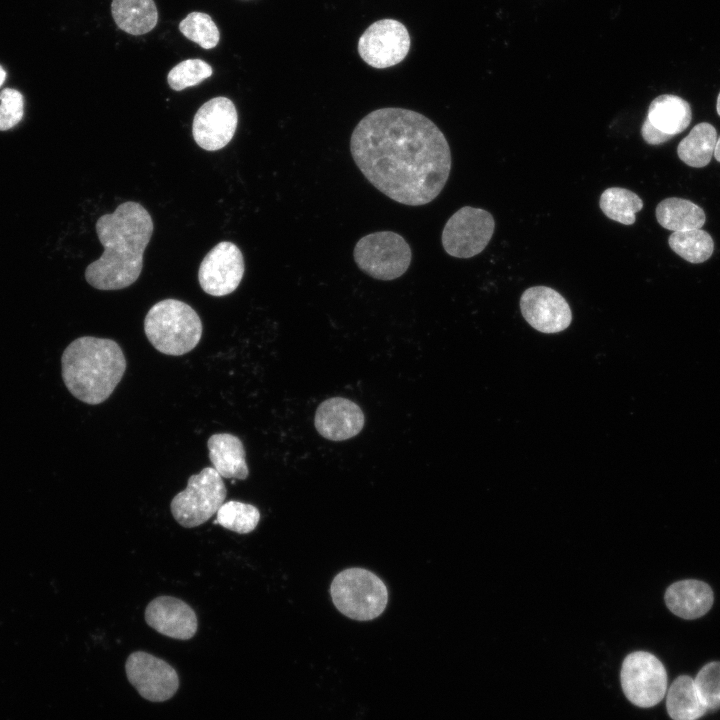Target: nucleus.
<instances>
[{"label": "nucleus", "instance_id": "72a5a7b5", "mask_svg": "<svg viewBox=\"0 0 720 720\" xmlns=\"http://www.w3.org/2000/svg\"><path fill=\"white\" fill-rule=\"evenodd\" d=\"M717 113L720 116V92L717 97V104H716Z\"/></svg>", "mask_w": 720, "mask_h": 720}, {"label": "nucleus", "instance_id": "4be33fe9", "mask_svg": "<svg viewBox=\"0 0 720 720\" xmlns=\"http://www.w3.org/2000/svg\"><path fill=\"white\" fill-rule=\"evenodd\" d=\"M655 214L658 223L672 232L700 229L706 221L701 207L677 197L662 200L656 206Z\"/></svg>", "mask_w": 720, "mask_h": 720}, {"label": "nucleus", "instance_id": "f257e3e1", "mask_svg": "<svg viewBox=\"0 0 720 720\" xmlns=\"http://www.w3.org/2000/svg\"><path fill=\"white\" fill-rule=\"evenodd\" d=\"M350 151L375 188L409 206L434 200L451 170L449 144L438 126L404 108L386 107L367 114L352 132Z\"/></svg>", "mask_w": 720, "mask_h": 720}, {"label": "nucleus", "instance_id": "4468645a", "mask_svg": "<svg viewBox=\"0 0 720 720\" xmlns=\"http://www.w3.org/2000/svg\"><path fill=\"white\" fill-rule=\"evenodd\" d=\"M520 309L530 326L546 334L565 330L572 320L571 309L565 298L546 286L526 289L520 298Z\"/></svg>", "mask_w": 720, "mask_h": 720}, {"label": "nucleus", "instance_id": "20e7f679", "mask_svg": "<svg viewBox=\"0 0 720 720\" xmlns=\"http://www.w3.org/2000/svg\"><path fill=\"white\" fill-rule=\"evenodd\" d=\"M144 332L159 352L181 356L190 352L202 336V322L197 312L177 299L155 303L144 319Z\"/></svg>", "mask_w": 720, "mask_h": 720}, {"label": "nucleus", "instance_id": "412c9836", "mask_svg": "<svg viewBox=\"0 0 720 720\" xmlns=\"http://www.w3.org/2000/svg\"><path fill=\"white\" fill-rule=\"evenodd\" d=\"M666 708L672 720H698L708 711L694 682L688 675L677 677L666 696Z\"/></svg>", "mask_w": 720, "mask_h": 720}, {"label": "nucleus", "instance_id": "6ab92c4d", "mask_svg": "<svg viewBox=\"0 0 720 720\" xmlns=\"http://www.w3.org/2000/svg\"><path fill=\"white\" fill-rule=\"evenodd\" d=\"M692 118L687 101L676 95L664 94L649 105L646 120L661 132L675 136L684 131Z\"/></svg>", "mask_w": 720, "mask_h": 720}, {"label": "nucleus", "instance_id": "6e6552de", "mask_svg": "<svg viewBox=\"0 0 720 720\" xmlns=\"http://www.w3.org/2000/svg\"><path fill=\"white\" fill-rule=\"evenodd\" d=\"M621 686L634 705L649 708L658 704L667 690V673L662 662L646 651H635L622 663Z\"/></svg>", "mask_w": 720, "mask_h": 720}, {"label": "nucleus", "instance_id": "a878e982", "mask_svg": "<svg viewBox=\"0 0 720 720\" xmlns=\"http://www.w3.org/2000/svg\"><path fill=\"white\" fill-rule=\"evenodd\" d=\"M259 520L260 512L255 506L239 501H228L218 509L214 523L239 534H248L256 528Z\"/></svg>", "mask_w": 720, "mask_h": 720}, {"label": "nucleus", "instance_id": "2eb2a0df", "mask_svg": "<svg viewBox=\"0 0 720 720\" xmlns=\"http://www.w3.org/2000/svg\"><path fill=\"white\" fill-rule=\"evenodd\" d=\"M146 623L158 633L178 640L191 639L198 628L195 611L183 600L159 596L145 609Z\"/></svg>", "mask_w": 720, "mask_h": 720}, {"label": "nucleus", "instance_id": "f3484780", "mask_svg": "<svg viewBox=\"0 0 720 720\" xmlns=\"http://www.w3.org/2000/svg\"><path fill=\"white\" fill-rule=\"evenodd\" d=\"M664 598L673 614L687 620L704 616L714 601L711 587L696 579H685L671 584L666 589Z\"/></svg>", "mask_w": 720, "mask_h": 720}, {"label": "nucleus", "instance_id": "7c9ffc66", "mask_svg": "<svg viewBox=\"0 0 720 720\" xmlns=\"http://www.w3.org/2000/svg\"><path fill=\"white\" fill-rule=\"evenodd\" d=\"M641 134L645 142L650 145H658L669 141L672 135L665 134L652 126L646 119L642 124Z\"/></svg>", "mask_w": 720, "mask_h": 720}, {"label": "nucleus", "instance_id": "39448f33", "mask_svg": "<svg viewBox=\"0 0 720 720\" xmlns=\"http://www.w3.org/2000/svg\"><path fill=\"white\" fill-rule=\"evenodd\" d=\"M330 594L338 611L357 621L377 618L388 602L385 583L373 572L359 567L338 573L331 583Z\"/></svg>", "mask_w": 720, "mask_h": 720}, {"label": "nucleus", "instance_id": "7ed1b4c3", "mask_svg": "<svg viewBox=\"0 0 720 720\" xmlns=\"http://www.w3.org/2000/svg\"><path fill=\"white\" fill-rule=\"evenodd\" d=\"M126 366L121 347L108 338H76L61 356L66 388L76 399L89 405L100 404L110 397Z\"/></svg>", "mask_w": 720, "mask_h": 720}, {"label": "nucleus", "instance_id": "cd10ccee", "mask_svg": "<svg viewBox=\"0 0 720 720\" xmlns=\"http://www.w3.org/2000/svg\"><path fill=\"white\" fill-rule=\"evenodd\" d=\"M212 67L201 59H186L176 64L167 75L169 86L175 91L196 86L209 78Z\"/></svg>", "mask_w": 720, "mask_h": 720}, {"label": "nucleus", "instance_id": "b1692460", "mask_svg": "<svg viewBox=\"0 0 720 720\" xmlns=\"http://www.w3.org/2000/svg\"><path fill=\"white\" fill-rule=\"evenodd\" d=\"M599 206L609 219L632 225L636 220L635 214L643 208V201L628 189L611 187L601 194Z\"/></svg>", "mask_w": 720, "mask_h": 720}, {"label": "nucleus", "instance_id": "c756f323", "mask_svg": "<svg viewBox=\"0 0 720 720\" xmlns=\"http://www.w3.org/2000/svg\"><path fill=\"white\" fill-rule=\"evenodd\" d=\"M24 115V100L22 94L12 88H5L0 92V131H6L16 126Z\"/></svg>", "mask_w": 720, "mask_h": 720}, {"label": "nucleus", "instance_id": "0eeeda50", "mask_svg": "<svg viewBox=\"0 0 720 720\" xmlns=\"http://www.w3.org/2000/svg\"><path fill=\"white\" fill-rule=\"evenodd\" d=\"M222 477L213 467L191 475L186 488L170 504L174 519L185 528L200 526L217 513L226 498Z\"/></svg>", "mask_w": 720, "mask_h": 720}, {"label": "nucleus", "instance_id": "ddd939ff", "mask_svg": "<svg viewBox=\"0 0 720 720\" xmlns=\"http://www.w3.org/2000/svg\"><path fill=\"white\" fill-rule=\"evenodd\" d=\"M237 124L238 114L234 103L227 97L218 96L197 110L192 123V135L199 147L216 151L232 140Z\"/></svg>", "mask_w": 720, "mask_h": 720}, {"label": "nucleus", "instance_id": "473e14b6", "mask_svg": "<svg viewBox=\"0 0 720 720\" xmlns=\"http://www.w3.org/2000/svg\"><path fill=\"white\" fill-rule=\"evenodd\" d=\"M5 79H6V72L3 69V67L0 65V87L4 83Z\"/></svg>", "mask_w": 720, "mask_h": 720}, {"label": "nucleus", "instance_id": "9b49d317", "mask_svg": "<svg viewBox=\"0 0 720 720\" xmlns=\"http://www.w3.org/2000/svg\"><path fill=\"white\" fill-rule=\"evenodd\" d=\"M125 671L139 695L152 702L169 700L179 688L176 670L163 659L144 651L128 656Z\"/></svg>", "mask_w": 720, "mask_h": 720}, {"label": "nucleus", "instance_id": "dca6fc26", "mask_svg": "<svg viewBox=\"0 0 720 720\" xmlns=\"http://www.w3.org/2000/svg\"><path fill=\"white\" fill-rule=\"evenodd\" d=\"M364 423L362 409L355 402L342 397L323 401L314 418L317 432L331 441H344L356 436L363 429Z\"/></svg>", "mask_w": 720, "mask_h": 720}, {"label": "nucleus", "instance_id": "f8f14e48", "mask_svg": "<svg viewBox=\"0 0 720 720\" xmlns=\"http://www.w3.org/2000/svg\"><path fill=\"white\" fill-rule=\"evenodd\" d=\"M244 270L240 249L232 242L222 241L203 258L198 270V281L205 293L221 297L236 290Z\"/></svg>", "mask_w": 720, "mask_h": 720}, {"label": "nucleus", "instance_id": "bb28decb", "mask_svg": "<svg viewBox=\"0 0 720 720\" xmlns=\"http://www.w3.org/2000/svg\"><path fill=\"white\" fill-rule=\"evenodd\" d=\"M179 31L203 49H212L220 40V32L211 16L203 12H191L180 23Z\"/></svg>", "mask_w": 720, "mask_h": 720}, {"label": "nucleus", "instance_id": "1a4fd4ad", "mask_svg": "<svg viewBox=\"0 0 720 720\" xmlns=\"http://www.w3.org/2000/svg\"><path fill=\"white\" fill-rule=\"evenodd\" d=\"M495 229L493 216L486 210L464 206L446 222L441 241L444 250L456 258H471L482 252Z\"/></svg>", "mask_w": 720, "mask_h": 720}, {"label": "nucleus", "instance_id": "9d476101", "mask_svg": "<svg viewBox=\"0 0 720 720\" xmlns=\"http://www.w3.org/2000/svg\"><path fill=\"white\" fill-rule=\"evenodd\" d=\"M410 36L406 27L394 19L371 24L358 42L360 57L371 67L388 68L400 63L408 54Z\"/></svg>", "mask_w": 720, "mask_h": 720}, {"label": "nucleus", "instance_id": "393cba45", "mask_svg": "<svg viewBox=\"0 0 720 720\" xmlns=\"http://www.w3.org/2000/svg\"><path fill=\"white\" fill-rule=\"evenodd\" d=\"M668 243L676 254L694 264L708 260L714 251L712 237L701 229L673 232Z\"/></svg>", "mask_w": 720, "mask_h": 720}, {"label": "nucleus", "instance_id": "2f4dec72", "mask_svg": "<svg viewBox=\"0 0 720 720\" xmlns=\"http://www.w3.org/2000/svg\"><path fill=\"white\" fill-rule=\"evenodd\" d=\"M714 157L718 162H720V137L717 138L716 146L714 149Z\"/></svg>", "mask_w": 720, "mask_h": 720}, {"label": "nucleus", "instance_id": "c85d7f7f", "mask_svg": "<svg viewBox=\"0 0 720 720\" xmlns=\"http://www.w3.org/2000/svg\"><path fill=\"white\" fill-rule=\"evenodd\" d=\"M697 691L709 710L720 709V662L704 665L694 679Z\"/></svg>", "mask_w": 720, "mask_h": 720}, {"label": "nucleus", "instance_id": "aec40b11", "mask_svg": "<svg viewBox=\"0 0 720 720\" xmlns=\"http://www.w3.org/2000/svg\"><path fill=\"white\" fill-rule=\"evenodd\" d=\"M111 14L117 27L130 35H144L158 23L154 0H112Z\"/></svg>", "mask_w": 720, "mask_h": 720}, {"label": "nucleus", "instance_id": "423d86ee", "mask_svg": "<svg viewBox=\"0 0 720 720\" xmlns=\"http://www.w3.org/2000/svg\"><path fill=\"white\" fill-rule=\"evenodd\" d=\"M360 270L378 280H393L410 266L412 252L406 240L393 231H378L360 238L353 251Z\"/></svg>", "mask_w": 720, "mask_h": 720}, {"label": "nucleus", "instance_id": "f03ea898", "mask_svg": "<svg viewBox=\"0 0 720 720\" xmlns=\"http://www.w3.org/2000/svg\"><path fill=\"white\" fill-rule=\"evenodd\" d=\"M95 228L104 252L87 266V283L98 290L132 285L142 272L144 251L153 233L151 215L141 204L127 201L102 215Z\"/></svg>", "mask_w": 720, "mask_h": 720}, {"label": "nucleus", "instance_id": "a211bd4d", "mask_svg": "<svg viewBox=\"0 0 720 720\" xmlns=\"http://www.w3.org/2000/svg\"><path fill=\"white\" fill-rule=\"evenodd\" d=\"M209 459L223 478L244 480L249 475L242 441L230 433H216L207 440Z\"/></svg>", "mask_w": 720, "mask_h": 720}, {"label": "nucleus", "instance_id": "5701e85b", "mask_svg": "<svg viewBox=\"0 0 720 720\" xmlns=\"http://www.w3.org/2000/svg\"><path fill=\"white\" fill-rule=\"evenodd\" d=\"M716 142L717 132L714 126L701 122L678 144V157L690 167H705L714 155Z\"/></svg>", "mask_w": 720, "mask_h": 720}]
</instances>
